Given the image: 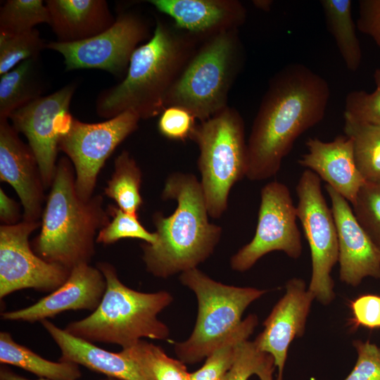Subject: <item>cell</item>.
Instances as JSON below:
<instances>
[{
  "instance_id": "7bdbcfd3",
  "label": "cell",
  "mask_w": 380,
  "mask_h": 380,
  "mask_svg": "<svg viewBox=\"0 0 380 380\" xmlns=\"http://www.w3.org/2000/svg\"><path fill=\"white\" fill-rule=\"evenodd\" d=\"M253 4L257 8L264 11H268L270 10L273 1L271 0H255L253 1Z\"/></svg>"
},
{
  "instance_id": "7a4b0ae2",
  "label": "cell",
  "mask_w": 380,
  "mask_h": 380,
  "mask_svg": "<svg viewBox=\"0 0 380 380\" xmlns=\"http://www.w3.org/2000/svg\"><path fill=\"white\" fill-rule=\"evenodd\" d=\"M199 41L175 25L157 20L150 39L133 53L122 82L99 94L98 115L110 119L132 111L140 119H148L160 115Z\"/></svg>"
},
{
  "instance_id": "b9f144b4",
  "label": "cell",
  "mask_w": 380,
  "mask_h": 380,
  "mask_svg": "<svg viewBox=\"0 0 380 380\" xmlns=\"http://www.w3.org/2000/svg\"><path fill=\"white\" fill-rule=\"evenodd\" d=\"M0 380H30L20 376L14 372H13L9 367L6 366V365H1L0 367ZM37 380H49L46 379H39ZM100 380H107V378L100 379Z\"/></svg>"
},
{
  "instance_id": "e0dca14e",
  "label": "cell",
  "mask_w": 380,
  "mask_h": 380,
  "mask_svg": "<svg viewBox=\"0 0 380 380\" xmlns=\"http://www.w3.org/2000/svg\"><path fill=\"white\" fill-rule=\"evenodd\" d=\"M0 179L16 191L23 208V220L39 221L46 190L41 171L31 148L8 120H0Z\"/></svg>"
},
{
  "instance_id": "7402d4cb",
  "label": "cell",
  "mask_w": 380,
  "mask_h": 380,
  "mask_svg": "<svg viewBox=\"0 0 380 380\" xmlns=\"http://www.w3.org/2000/svg\"><path fill=\"white\" fill-rule=\"evenodd\" d=\"M42 326L60 348L59 361L82 365L118 380H146L129 359L119 353L99 348L44 319Z\"/></svg>"
},
{
  "instance_id": "d6a6232c",
  "label": "cell",
  "mask_w": 380,
  "mask_h": 380,
  "mask_svg": "<svg viewBox=\"0 0 380 380\" xmlns=\"http://www.w3.org/2000/svg\"><path fill=\"white\" fill-rule=\"evenodd\" d=\"M352 208L380 255V183L365 182Z\"/></svg>"
},
{
  "instance_id": "4dcf8cb0",
  "label": "cell",
  "mask_w": 380,
  "mask_h": 380,
  "mask_svg": "<svg viewBox=\"0 0 380 380\" xmlns=\"http://www.w3.org/2000/svg\"><path fill=\"white\" fill-rule=\"evenodd\" d=\"M45 48L46 43L35 28L16 34L0 33V76L25 60L39 57Z\"/></svg>"
},
{
  "instance_id": "9c48e42d",
  "label": "cell",
  "mask_w": 380,
  "mask_h": 380,
  "mask_svg": "<svg viewBox=\"0 0 380 380\" xmlns=\"http://www.w3.org/2000/svg\"><path fill=\"white\" fill-rule=\"evenodd\" d=\"M320 178L305 169L296 186L297 217L308 242L312 275L308 286L315 298L327 305L335 298L331 276L338 260V243L334 215L324 197Z\"/></svg>"
},
{
  "instance_id": "7c38bea8",
  "label": "cell",
  "mask_w": 380,
  "mask_h": 380,
  "mask_svg": "<svg viewBox=\"0 0 380 380\" xmlns=\"http://www.w3.org/2000/svg\"><path fill=\"white\" fill-rule=\"evenodd\" d=\"M149 37L146 22L137 14L126 12L111 27L89 39L72 43H46V49L61 53L65 70L99 69L116 77L125 76L138 44Z\"/></svg>"
},
{
  "instance_id": "ee69618b",
  "label": "cell",
  "mask_w": 380,
  "mask_h": 380,
  "mask_svg": "<svg viewBox=\"0 0 380 380\" xmlns=\"http://www.w3.org/2000/svg\"><path fill=\"white\" fill-rule=\"evenodd\" d=\"M106 378H107V380H118L114 378H110V377H106Z\"/></svg>"
},
{
  "instance_id": "603a6c76",
  "label": "cell",
  "mask_w": 380,
  "mask_h": 380,
  "mask_svg": "<svg viewBox=\"0 0 380 380\" xmlns=\"http://www.w3.org/2000/svg\"><path fill=\"white\" fill-rule=\"evenodd\" d=\"M45 82L39 57L25 60L0 77V120L42 97Z\"/></svg>"
},
{
  "instance_id": "ab89813d",
  "label": "cell",
  "mask_w": 380,
  "mask_h": 380,
  "mask_svg": "<svg viewBox=\"0 0 380 380\" xmlns=\"http://www.w3.org/2000/svg\"><path fill=\"white\" fill-rule=\"evenodd\" d=\"M19 204L7 196L5 191L0 189V220L1 224L6 226L15 225L21 219Z\"/></svg>"
},
{
  "instance_id": "4316f807",
  "label": "cell",
  "mask_w": 380,
  "mask_h": 380,
  "mask_svg": "<svg viewBox=\"0 0 380 380\" xmlns=\"http://www.w3.org/2000/svg\"><path fill=\"white\" fill-rule=\"evenodd\" d=\"M120 353L133 362L146 380H189L185 363L146 341L141 339Z\"/></svg>"
},
{
  "instance_id": "52a82bcc",
  "label": "cell",
  "mask_w": 380,
  "mask_h": 380,
  "mask_svg": "<svg viewBox=\"0 0 380 380\" xmlns=\"http://www.w3.org/2000/svg\"><path fill=\"white\" fill-rule=\"evenodd\" d=\"M190 139L199 148L200 183L208 215L220 218L227 208L232 187L247 172L243 120L236 109L227 106L196 125Z\"/></svg>"
},
{
  "instance_id": "e575fe53",
  "label": "cell",
  "mask_w": 380,
  "mask_h": 380,
  "mask_svg": "<svg viewBox=\"0 0 380 380\" xmlns=\"http://www.w3.org/2000/svg\"><path fill=\"white\" fill-rule=\"evenodd\" d=\"M195 117L186 109L168 106L160 113L158 129L164 137L175 141L190 139L196 126Z\"/></svg>"
},
{
  "instance_id": "277c9868",
  "label": "cell",
  "mask_w": 380,
  "mask_h": 380,
  "mask_svg": "<svg viewBox=\"0 0 380 380\" xmlns=\"http://www.w3.org/2000/svg\"><path fill=\"white\" fill-rule=\"evenodd\" d=\"M42 214L41 230L33 251L45 261L71 270L89 264L99 232L110 222L101 195L82 199L75 189V169L68 157L57 161Z\"/></svg>"
},
{
  "instance_id": "8d00e7d4",
  "label": "cell",
  "mask_w": 380,
  "mask_h": 380,
  "mask_svg": "<svg viewBox=\"0 0 380 380\" xmlns=\"http://www.w3.org/2000/svg\"><path fill=\"white\" fill-rule=\"evenodd\" d=\"M357 358L344 380H380V348L369 341L355 340Z\"/></svg>"
},
{
  "instance_id": "ba28073f",
  "label": "cell",
  "mask_w": 380,
  "mask_h": 380,
  "mask_svg": "<svg viewBox=\"0 0 380 380\" xmlns=\"http://www.w3.org/2000/svg\"><path fill=\"white\" fill-rule=\"evenodd\" d=\"M179 279L198 300V316L191 336L174 347L179 360L185 364L206 358L239 327L248 306L266 293L253 287L222 284L197 267L181 273Z\"/></svg>"
},
{
  "instance_id": "484cf974",
  "label": "cell",
  "mask_w": 380,
  "mask_h": 380,
  "mask_svg": "<svg viewBox=\"0 0 380 380\" xmlns=\"http://www.w3.org/2000/svg\"><path fill=\"white\" fill-rule=\"evenodd\" d=\"M141 171L134 158L123 151L115 159L114 171L104 194L114 200L124 212L134 216L143 203L140 194Z\"/></svg>"
},
{
  "instance_id": "74e56055",
  "label": "cell",
  "mask_w": 380,
  "mask_h": 380,
  "mask_svg": "<svg viewBox=\"0 0 380 380\" xmlns=\"http://www.w3.org/2000/svg\"><path fill=\"white\" fill-rule=\"evenodd\" d=\"M353 317L350 324L353 329L360 327L380 328V296L365 294L350 302Z\"/></svg>"
},
{
  "instance_id": "5b68a950",
  "label": "cell",
  "mask_w": 380,
  "mask_h": 380,
  "mask_svg": "<svg viewBox=\"0 0 380 380\" xmlns=\"http://www.w3.org/2000/svg\"><path fill=\"white\" fill-rule=\"evenodd\" d=\"M96 267L106 281L99 306L88 317L69 323L65 329L91 343L117 344L122 348L142 338L168 340L169 328L158 315L172 302V295L165 291L144 293L129 288L108 262H99Z\"/></svg>"
},
{
  "instance_id": "5bb4252c",
  "label": "cell",
  "mask_w": 380,
  "mask_h": 380,
  "mask_svg": "<svg viewBox=\"0 0 380 380\" xmlns=\"http://www.w3.org/2000/svg\"><path fill=\"white\" fill-rule=\"evenodd\" d=\"M40 221L22 220L0 227V298L18 290L52 292L68 278L70 270L39 257L29 243Z\"/></svg>"
},
{
  "instance_id": "1f68e13d",
  "label": "cell",
  "mask_w": 380,
  "mask_h": 380,
  "mask_svg": "<svg viewBox=\"0 0 380 380\" xmlns=\"http://www.w3.org/2000/svg\"><path fill=\"white\" fill-rule=\"evenodd\" d=\"M107 211L112 220L99 232L96 243L109 245L125 238L139 239L148 244L156 243V233L146 230L139 217L129 215L118 206L109 205Z\"/></svg>"
},
{
  "instance_id": "ac0fdd59",
  "label": "cell",
  "mask_w": 380,
  "mask_h": 380,
  "mask_svg": "<svg viewBox=\"0 0 380 380\" xmlns=\"http://www.w3.org/2000/svg\"><path fill=\"white\" fill-rule=\"evenodd\" d=\"M106 288V279L98 267L82 264L73 267L67 280L57 289L32 305L4 312L6 321L42 322L68 310L94 311Z\"/></svg>"
},
{
  "instance_id": "4fadbf2b",
  "label": "cell",
  "mask_w": 380,
  "mask_h": 380,
  "mask_svg": "<svg viewBox=\"0 0 380 380\" xmlns=\"http://www.w3.org/2000/svg\"><path fill=\"white\" fill-rule=\"evenodd\" d=\"M75 89V83L69 84L15 110L9 117L16 132L27 139L45 189L51 187L55 175L60 137L72 125L73 118L69 107Z\"/></svg>"
},
{
  "instance_id": "2e32d148",
  "label": "cell",
  "mask_w": 380,
  "mask_h": 380,
  "mask_svg": "<svg viewBox=\"0 0 380 380\" xmlns=\"http://www.w3.org/2000/svg\"><path fill=\"white\" fill-rule=\"evenodd\" d=\"M338 236L339 279L353 287L367 277L380 279V255L358 222L349 202L326 184Z\"/></svg>"
},
{
  "instance_id": "30bf717a",
  "label": "cell",
  "mask_w": 380,
  "mask_h": 380,
  "mask_svg": "<svg viewBox=\"0 0 380 380\" xmlns=\"http://www.w3.org/2000/svg\"><path fill=\"white\" fill-rule=\"evenodd\" d=\"M140 120L132 111L98 123L73 118L68 132L60 137L58 150L74 167L75 189L82 199L93 196L101 169L117 146L138 128Z\"/></svg>"
},
{
  "instance_id": "cb8c5ba5",
  "label": "cell",
  "mask_w": 380,
  "mask_h": 380,
  "mask_svg": "<svg viewBox=\"0 0 380 380\" xmlns=\"http://www.w3.org/2000/svg\"><path fill=\"white\" fill-rule=\"evenodd\" d=\"M0 362L13 365L49 380H78L82 373L79 365L68 362H53L18 343L10 333H0Z\"/></svg>"
},
{
  "instance_id": "d4e9b609",
  "label": "cell",
  "mask_w": 380,
  "mask_h": 380,
  "mask_svg": "<svg viewBox=\"0 0 380 380\" xmlns=\"http://www.w3.org/2000/svg\"><path fill=\"white\" fill-rule=\"evenodd\" d=\"M327 26L347 68L355 72L362 62V49L351 15L350 0H322Z\"/></svg>"
},
{
  "instance_id": "44dd1931",
  "label": "cell",
  "mask_w": 380,
  "mask_h": 380,
  "mask_svg": "<svg viewBox=\"0 0 380 380\" xmlns=\"http://www.w3.org/2000/svg\"><path fill=\"white\" fill-rule=\"evenodd\" d=\"M49 25L61 43L93 37L113 25L115 18L105 0H48Z\"/></svg>"
},
{
  "instance_id": "f546056e",
  "label": "cell",
  "mask_w": 380,
  "mask_h": 380,
  "mask_svg": "<svg viewBox=\"0 0 380 380\" xmlns=\"http://www.w3.org/2000/svg\"><path fill=\"white\" fill-rule=\"evenodd\" d=\"M49 23V11L42 0H8L0 9V33L20 34Z\"/></svg>"
},
{
  "instance_id": "d6986e66",
  "label": "cell",
  "mask_w": 380,
  "mask_h": 380,
  "mask_svg": "<svg viewBox=\"0 0 380 380\" xmlns=\"http://www.w3.org/2000/svg\"><path fill=\"white\" fill-rule=\"evenodd\" d=\"M148 3L170 16L178 29L203 41L239 30L247 15L244 6L236 0H150Z\"/></svg>"
},
{
  "instance_id": "3957f363",
  "label": "cell",
  "mask_w": 380,
  "mask_h": 380,
  "mask_svg": "<svg viewBox=\"0 0 380 380\" xmlns=\"http://www.w3.org/2000/svg\"><path fill=\"white\" fill-rule=\"evenodd\" d=\"M164 201L175 200L174 213L165 217L154 213L156 243L141 244L146 270L167 278L196 268L213 253L222 229L208 220V212L200 182L191 173L174 172L166 179L161 194Z\"/></svg>"
},
{
  "instance_id": "6da1fadb",
  "label": "cell",
  "mask_w": 380,
  "mask_h": 380,
  "mask_svg": "<svg viewBox=\"0 0 380 380\" xmlns=\"http://www.w3.org/2000/svg\"><path fill=\"white\" fill-rule=\"evenodd\" d=\"M329 96L327 82L305 65L292 63L279 70L252 125L246 177L261 181L276 175L296 140L322 120Z\"/></svg>"
},
{
  "instance_id": "8992f818",
  "label": "cell",
  "mask_w": 380,
  "mask_h": 380,
  "mask_svg": "<svg viewBox=\"0 0 380 380\" xmlns=\"http://www.w3.org/2000/svg\"><path fill=\"white\" fill-rule=\"evenodd\" d=\"M238 31L223 32L203 41L171 89L166 108H184L203 122L228 106L229 89L244 60Z\"/></svg>"
},
{
  "instance_id": "836d02e7",
  "label": "cell",
  "mask_w": 380,
  "mask_h": 380,
  "mask_svg": "<svg viewBox=\"0 0 380 380\" xmlns=\"http://www.w3.org/2000/svg\"><path fill=\"white\" fill-rule=\"evenodd\" d=\"M374 79V91H353L347 94L344 118L360 123L380 125V68L375 70Z\"/></svg>"
},
{
  "instance_id": "60d3db41",
  "label": "cell",
  "mask_w": 380,
  "mask_h": 380,
  "mask_svg": "<svg viewBox=\"0 0 380 380\" xmlns=\"http://www.w3.org/2000/svg\"><path fill=\"white\" fill-rule=\"evenodd\" d=\"M274 369V360L272 357L270 355L256 375L258 376L260 380H273L272 374Z\"/></svg>"
},
{
  "instance_id": "9a60e30c",
  "label": "cell",
  "mask_w": 380,
  "mask_h": 380,
  "mask_svg": "<svg viewBox=\"0 0 380 380\" xmlns=\"http://www.w3.org/2000/svg\"><path fill=\"white\" fill-rule=\"evenodd\" d=\"M284 295L263 322L264 329L253 341L258 348L270 355L277 369L275 380H283V373L290 344L304 335L313 293L305 281L294 277L286 284Z\"/></svg>"
},
{
  "instance_id": "d590c367",
  "label": "cell",
  "mask_w": 380,
  "mask_h": 380,
  "mask_svg": "<svg viewBox=\"0 0 380 380\" xmlns=\"http://www.w3.org/2000/svg\"><path fill=\"white\" fill-rule=\"evenodd\" d=\"M270 355L260 351L254 341L243 342L222 380H248L251 375L258 372Z\"/></svg>"
},
{
  "instance_id": "8fae6325",
  "label": "cell",
  "mask_w": 380,
  "mask_h": 380,
  "mask_svg": "<svg viewBox=\"0 0 380 380\" xmlns=\"http://www.w3.org/2000/svg\"><path fill=\"white\" fill-rule=\"evenodd\" d=\"M297 219L296 206L288 186L277 181L265 185L255 235L232 257V269L247 271L262 256L275 251L292 259L299 258L303 247Z\"/></svg>"
},
{
  "instance_id": "f35d334b",
  "label": "cell",
  "mask_w": 380,
  "mask_h": 380,
  "mask_svg": "<svg viewBox=\"0 0 380 380\" xmlns=\"http://www.w3.org/2000/svg\"><path fill=\"white\" fill-rule=\"evenodd\" d=\"M357 28L380 48V0H360Z\"/></svg>"
},
{
  "instance_id": "f1b7e54d",
  "label": "cell",
  "mask_w": 380,
  "mask_h": 380,
  "mask_svg": "<svg viewBox=\"0 0 380 380\" xmlns=\"http://www.w3.org/2000/svg\"><path fill=\"white\" fill-rule=\"evenodd\" d=\"M258 324V316L250 314L213 350L200 369L190 373L189 380H222L235 359L239 347L248 340Z\"/></svg>"
},
{
  "instance_id": "83f0119b",
  "label": "cell",
  "mask_w": 380,
  "mask_h": 380,
  "mask_svg": "<svg viewBox=\"0 0 380 380\" xmlns=\"http://www.w3.org/2000/svg\"><path fill=\"white\" fill-rule=\"evenodd\" d=\"M344 120V132L352 141L358 171L365 182L380 183V125Z\"/></svg>"
},
{
  "instance_id": "ffe728a7",
  "label": "cell",
  "mask_w": 380,
  "mask_h": 380,
  "mask_svg": "<svg viewBox=\"0 0 380 380\" xmlns=\"http://www.w3.org/2000/svg\"><path fill=\"white\" fill-rule=\"evenodd\" d=\"M305 144L308 151L298 164L315 172L353 205L365 181L356 167L350 139L338 136L325 142L309 138Z\"/></svg>"
}]
</instances>
